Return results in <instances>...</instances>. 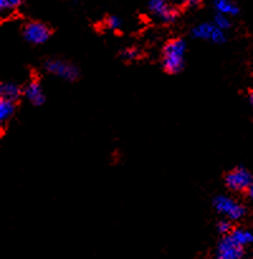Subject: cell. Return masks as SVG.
<instances>
[{"mask_svg":"<svg viewBox=\"0 0 253 259\" xmlns=\"http://www.w3.org/2000/svg\"><path fill=\"white\" fill-rule=\"evenodd\" d=\"M185 52H186V43L181 38H175L168 40L163 47L162 56V66L167 73L181 72L185 66Z\"/></svg>","mask_w":253,"mask_h":259,"instance_id":"6da1fadb","label":"cell"},{"mask_svg":"<svg viewBox=\"0 0 253 259\" xmlns=\"http://www.w3.org/2000/svg\"><path fill=\"white\" fill-rule=\"evenodd\" d=\"M213 206L218 212L227 217L229 220H239L244 217L245 209L243 205L238 204L232 197L219 195L213 201Z\"/></svg>","mask_w":253,"mask_h":259,"instance_id":"7a4b0ae2","label":"cell"},{"mask_svg":"<svg viewBox=\"0 0 253 259\" xmlns=\"http://www.w3.org/2000/svg\"><path fill=\"white\" fill-rule=\"evenodd\" d=\"M45 67L52 75L67 81H75L76 78H78V75H80L78 68L73 63L65 60H58V58L48 60L45 63Z\"/></svg>","mask_w":253,"mask_h":259,"instance_id":"3957f363","label":"cell"},{"mask_svg":"<svg viewBox=\"0 0 253 259\" xmlns=\"http://www.w3.org/2000/svg\"><path fill=\"white\" fill-rule=\"evenodd\" d=\"M253 184V177L249 172L243 167H237L225 175V185L232 191H245L249 190Z\"/></svg>","mask_w":253,"mask_h":259,"instance_id":"277c9868","label":"cell"},{"mask_svg":"<svg viewBox=\"0 0 253 259\" xmlns=\"http://www.w3.org/2000/svg\"><path fill=\"white\" fill-rule=\"evenodd\" d=\"M23 37L25 40L33 45H42L47 42L51 37V29L47 24L42 22H29L23 28Z\"/></svg>","mask_w":253,"mask_h":259,"instance_id":"5b68a950","label":"cell"},{"mask_svg":"<svg viewBox=\"0 0 253 259\" xmlns=\"http://www.w3.org/2000/svg\"><path fill=\"white\" fill-rule=\"evenodd\" d=\"M192 37L197 39L210 40L214 43H224L225 33L217 27L214 23H200L191 30Z\"/></svg>","mask_w":253,"mask_h":259,"instance_id":"8992f818","label":"cell"},{"mask_svg":"<svg viewBox=\"0 0 253 259\" xmlns=\"http://www.w3.org/2000/svg\"><path fill=\"white\" fill-rule=\"evenodd\" d=\"M218 259H239L243 255V247H240L229 235H224L218 244Z\"/></svg>","mask_w":253,"mask_h":259,"instance_id":"52a82bcc","label":"cell"},{"mask_svg":"<svg viewBox=\"0 0 253 259\" xmlns=\"http://www.w3.org/2000/svg\"><path fill=\"white\" fill-rule=\"evenodd\" d=\"M148 9L161 22L171 23L177 18L176 8H174L163 0H152L148 3Z\"/></svg>","mask_w":253,"mask_h":259,"instance_id":"ba28073f","label":"cell"},{"mask_svg":"<svg viewBox=\"0 0 253 259\" xmlns=\"http://www.w3.org/2000/svg\"><path fill=\"white\" fill-rule=\"evenodd\" d=\"M23 95H24L34 106H39L42 105V104H45L46 96L45 94H43V89L42 86H40L39 81L35 80V78L30 80L29 83L25 86L24 90H23Z\"/></svg>","mask_w":253,"mask_h":259,"instance_id":"9c48e42d","label":"cell"},{"mask_svg":"<svg viewBox=\"0 0 253 259\" xmlns=\"http://www.w3.org/2000/svg\"><path fill=\"white\" fill-rule=\"evenodd\" d=\"M23 90L15 82H2L0 83V99L17 103L22 96Z\"/></svg>","mask_w":253,"mask_h":259,"instance_id":"30bf717a","label":"cell"},{"mask_svg":"<svg viewBox=\"0 0 253 259\" xmlns=\"http://www.w3.org/2000/svg\"><path fill=\"white\" fill-rule=\"evenodd\" d=\"M214 8L217 10V13L224 14L227 17H229V15H237L239 13V8L237 7V4H234L232 2H227V0H217L214 3Z\"/></svg>","mask_w":253,"mask_h":259,"instance_id":"8fae6325","label":"cell"},{"mask_svg":"<svg viewBox=\"0 0 253 259\" xmlns=\"http://www.w3.org/2000/svg\"><path fill=\"white\" fill-rule=\"evenodd\" d=\"M15 106H17V103L0 99V121L2 123H5L14 115Z\"/></svg>","mask_w":253,"mask_h":259,"instance_id":"7c38bea8","label":"cell"},{"mask_svg":"<svg viewBox=\"0 0 253 259\" xmlns=\"http://www.w3.org/2000/svg\"><path fill=\"white\" fill-rule=\"evenodd\" d=\"M230 237L240 245V247H244V245L250 244L253 242V234L249 230L245 229H234L230 233Z\"/></svg>","mask_w":253,"mask_h":259,"instance_id":"4fadbf2b","label":"cell"},{"mask_svg":"<svg viewBox=\"0 0 253 259\" xmlns=\"http://www.w3.org/2000/svg\"><path fill=\"white\" fill-rule=\"evenodd\" d=\"M214 24L217 25L219 29H222L223 32H224L225 29H229V28L232 27V23H230L229 17H227V15L224 14H220V13H217V14L214 15Z\"/></svg>","mask_w":253,"mask_h":259,"instance_id":"5bb4252c","label":"cell"},{"mask_svg":"<svg viewBox=\"0 0 253 259\" xmlns=\"http://www.w3.org/2000/svg\"><path fill=\"white\" fill-rule=\"evenodd\" d=\"M20 4H22L20 0H2V2H0V9L13 10V9H17Z\"/></svg>","mask_w":253,"mask_h":259,"instance_id":"9a60e30c","label":"cell"},{"mask_svg":"<svg viewBox=\"0 0 253 259\" xmlns=\"http://www.w3.org/2000/svg\"><path fill=\"white\" fill-rule=\"evenodd\" d=\"M105 23L110 29H119L121 25L120 18H118L116 15H109V17L106 18Z\"/></svg>","mask_w":253,"mask_h":259,"instance_id":"2e32d148","label":"cell"},{"mask_svg":"<svg viewBox=\"0 0 253 259\" xmlns=\"http://www.w3.org/2000/svg\"><path fill=\"white\" fill-rule=\"evenodd\" d=\"M139 56V51L137 48H126L121 52V57L126 61H133L136 60Z\"/></svg>","mask_w":253,"mask_h":259,"instance_id":"e0dca14e","label":"cell"},{"mask_svg":"<svg viewBox=\"0 0 253 259\" xmlns=\"http://www.w3.org/2000/svg\"><path fill=\"white\" fill-rule=\"evenodd\" d=\"M218 230L219 233L224 235H229L228 233L232 232V224H230L229 220H222V222L218 223Z\"/></svg>","mask_w":253,"mask_h":259,"instance_id":"ac0fdd59","label":"cell"},{"mask_svg":"<svg viewBox=\"0 0 253 259\" xmlns=\"http://www.w3.org/2000/svg\"><path fill=\"white\" fill-rule=\"evenodd\" d=\"M248 195H249V197H250V199L253 200V184L250 185L249 190H248Z\"/></svg>","mask_w":253,"mask_h":259,"instance_id":"d6986e66","label":"cell"},{"mask_svg":"<svg viewBox=\"0 0 253 259\" xmlns=\"http://www.w3.org/2000/svg\"><path fill=\"white\" fill-rule=\"evenodd\" d=\"M199 4H200L199 2H189V3H187V5H189V7H197Z\"/></svg>","mask_w":253,"mask_h":259,"instance_id":"ffe728a7","label":"cell"},{"mask_svg":"<svg viewBox=\"0 0 253 259\" xmlns=\"http://www.w3.org/2000/svg\"><path fill=\"white\" fill-rule=\"evenodd\" d=\"M249 101H250V104H252V106H253V91L249 94Z\"/></svg>","mask_w":253,"mask_h":259,"instance_id":"44dd1931","label":"cell"}]
</instances>
